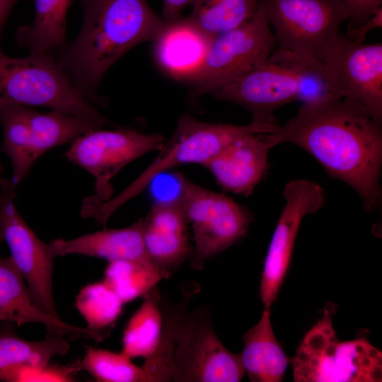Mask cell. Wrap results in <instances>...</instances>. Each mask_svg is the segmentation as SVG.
<instances>
[{"instance_id":"1","label":"cell","mask_w":382,"mask_h":382,"mask_svg":"<svg viewBox=\"0 0 382 382\" xmlns=\"http://www.w3.org/2000/svg\"><path fill=\"white\" fill-rule=\"evenodd\" d=\"M381 125L358 103L328 94L303 103L283 127L262 136L270 149L290 143L309 153L371 212L381 202Z\"/></svg>"},{"instance_id":"2","label":"cell","mask_w":382,"mask_h":382,"mask_svg":"<svg viewBox=\"0 0 382 382\" xmlns=\"http://www.w3.org/2000/svg\"><path fill=\"white\" fill-rule=\"evenodd\" d=\"M83 19L76 37L54 54L78 91L96 105L108 70L136 45L153 41L166 23L146 0H81Z\"/></svg>"},{"instance_id":"3","label":"cell","mask_w":382,"mask_h":382,"mask_svg":"<svg viewBox=\"0 0 382 382\" xmlns=\"http://www.w3.org/2000/svg\"><path fill=\"white\" fill-rule=\"evenodd\" d=\"M212 94L245 108L254 122L278 126L274 113L281 106L330 93L321 61L279 47L261 64Z\"/></svg>"},{"instance_id":"4","label":"cell","mask_w":382,"mask_h":382,"mask_svg":"<svg viewBox=\"0 0 382 382\" xmlns=\"http://www.w3.org/2000/svg\"><path fill=\"white\" fill-rule=\"evenodd\" d=\"M276 129L253 121L246 125L209 123L183 115L150 165L117 196L104 202L93 195L86 197L81 206L82 216L105 224L116 210L142 192L158 174L187 163L203 166L236 139L249 133L268 134Z\"/></svg>"},{"instance_id":"5","label":"cell","mask_w":382,"mask_h":382,"mask_svg":"<svg viewBox=\"0 0 382 382\" xmlns=\"http://www.w3.org/2000/svg\"><path fill=\"white\" fill-rule=\"evenodd\" d=\"M337 306L328 302L292 359L296 382H381L382 353L366 337L339 341L332 320Z\"/></svg>"},{"instance_id":"6","label":"cell","mask_w":382,"mask_h":382,"mask_svg":"<svg viewBox=\"0 0 382 382\" xmlns=\"http://www.w3.org/2000/svg\"><path fill=\"white\" fill-rule=\"evenodd\" d=\"M13 105L45 107L110 123L50 52L14 58L0 50V109Z\"/></svg>"},{"instance_id":"7","label":"cell","mask_w":382,"mask_h":382,"mask_svg":"<svg viewBox=\"0 0 382 382\" xmlns=\"http://www.w3.org/2000/svg\"><path fill=\"white\" fill-rule=\"evenodd\" d=\"M178 197L194 238L191 266L200 270L207 260L243 238L252 221L249 210L233 199L179 177Z\"/></svg>"},{"instance_id":"8","label":"cell","mask_w":382,"mask_h":382,"mask_svg":"<svg viewBox=\"0 0 382 382\" xmlns=\"http://www.w3.org/2000/svg\"><path fill=\"white\" fill-rule=\"evenodd\" d=\"M277 45L270 25L258 6L245 23L211 37L201 64L188 80L197 94L212 93L261 64Z\"/></svg>"},{"instance_id":"9","label":"cell","mask_w":382,"mask_h":382,"mask_svg":"<svg viewBox=\"0 0 382 382\" xmlns=\"http://www.w3.org/2000/svg\"><path fill=\"white\" fill-rule=\"evenodd\" d=\"M259 6L279 47L309 59L321 61L348 21L339 0H260Z\"/></svg>"},{"instance_id":"10","label":"cell","mask_w":382,"mask_h":382,"mask_svg":"<svg viewBox=\"0 0 382 382\" xmlns=\"http://www.w3.org/2000/svg\"><path fill=\"white\" fill-rule=\"evenodd\" d=\"M240 354L218 337L207 306L188 311L181 326L172 366L175 382H238L245 375Z\"/></svg>"},{"instance_id":"11","label":"cell","mask_w":382,"mask_h":382,"mask_svg":"<svg viewBox=\"0 0 382 382\" xmlns=\"http://www.w3.org/2000/svg\"><path fill=\"white\" fill-rule=\"evenodd\" d=\"M321 62L329 93L358 103L382 124V43L356 42L340 33Z\"/></svg>"},{"instance_id":"12","label":"cell","mask_w":382,"mask_h":382,"mask_svg":"<svg viewBox=\"0 0 382 382\" xmlns=\"http://www.w3.org/2000/svg\"><path fill=\"white\" fill-rule=\"evenodd\" d=\"M16 187L11 179L0 177V231L34 301L47 313L60 318L52 288L56 257L49 243L37 237L18 212Z\"/></svg>"},{"instance_id":"13","label":"cell","mask_w":382,"mask_h":382,"mask_svg":"<svg viewBox=\"0 0 382 382\" xmlns=\"http://www.w3.org/2000/svg\"><path fill=\"white\" fill-rule=\"evenodd\" d=\"M159 134H144L131 129L90 131L76 139L66 158L95 178V195L100 201L112 197V178L126 165L144 154L158 151L165 142Z\"/></svg>"},{"instance_id":"14","label":"cell","mask_w":382,"mask_h":382,"mask_svg":"<svg viewBox=\"0 0 382 382\" xmlns=\"http://www.w3.org/2000/svg\"><path fill=\"white\" fill-rule=\"evenodd\" d=\"M285 204L272 234L262 273L260 296L265 309L277 299L288 271L300 224L322 208L325 191L306 179L289 181L283 190Z\"/></svg>"},{"instance_id":"15","label":"cell","mask_w":382,"mask_h":382,"mask_svg":"<svg viewBox=\"0 0 382 382\" xmlns=\"http://www.w3.org/2000/svg\"><path fill=\"white\" fill-rule=\"evenodd\" d=\"M141 219L146 251L154 265L168 279L192 254L188 222L178 199L158 202Z\"/></svg>"},{"instance_id":"16","label":"cell","mask_w":382,"mask_h":382,"mask_svg":"<svg viewBox=\"0 0 382 382\" xmlns=\"http://www.w3.org/2000/svg\"><path fill=\"white\" fill-rule=\"evenodd\" d=\"M263 134L249 133L231 142L203 164L224 190L248 196L266 174L271 149Z\"/></svg>"},{"instance_id":"17","label":"cell","mask_w":382,"mask_h":382,"mask_svg":"<svg viewBox=\"0 0 382 382\" xmlns=\"http://www.w3.org/2000/svg\"><path fill=\"white\" fill-rule=\"evenodd\" d=\"M0 321L13 323L18 326L40 323L48 332L71 340L83 337L98 342L104 340L87 327L69 324L41 308L31 297L23 275L10 257H0Z\"/></svg>"},{"instance_id":"18","label":"cell","mask_w":382,"mask_h":382,"mask_svg":"<svg viewBox=\"0 0 382 382\" xmlns=\"http://www.w3.org/2000/svg\"><path fill=\"white\" fill-rule=\"evenodd\" d=\"M49 245L55 257L76 254L103 258L108 262L129 260L156 267L145 247L141 219L129 226L105 228L70 240L57 238Z\"/></svg>"},{"instance_id":"19","label":"cell","mask_w":382,"mask_h":382,"mask_svg":"<svg viewBox=\"0 0 382 382\" xmlns=\"http://www.w3.org/2000/svg\"><path fill=\"white\" fill-rule=\"evenodd\" d=\"M210 39L188 17L166 21L153 40L156 59L173 77L188 80L201 64Z\"/></svg>"},{"instance_id":"20","label":"cell","mask_w":382,"mask_h":382,"mask_svg":"<svg viewBox=\"0 0 382 382\" xmlns=\"http://www.w3.org/2000/svg\"><path fill=\"white\" fill-rule=\"evenodd\" d=\"M240 353L245 373L252 382L282 381L289 359L275 337L270 309H265L258 323L243 335Z\"/></svg>"},{"instance_id":"21","label":"cell","mask_w":382,"mask_h":382,"mask_svg":"<svg viewBox=\"0 0 382 382\" xmlns=\"http://www.w3.org/2000/svg\"><path fill=\"white\" fill-rule=\"evenodd\" d=\"M199 291L197 284L183 289L180 301L173 303L166 295L161 296L162 327L154 352L141 366L146 382L172 380V366L179 332L188 313L189 304Z\"/></svg>"},{"instance_id":"22","label":"cell","mask_w":382,"mask_h":382,"mask_svg":"<svg viewBox=\"0 0 382 382\" xmlns=\"http://www.w3.org/2000/svg\"><path fill=\"white\" fill-rule=\"evenodd\" d=\"M69 348L66 337L58 334L48 332L42 340L30 341L18 336L13 330L2 329L0 330V381L16 369H25L31 373L30 376H35L48 366L52 358L64 356Z\"/></svg>"},{"instance_id":"23","label":"cell","mask_w":382,"mask_h":382,"mask_svg":"<svg viewBox=\"0 0 382 382\" xmlns=\"http://www.w3.org/2000/svg\"><path fill=\"white\" fill-rule=\"evenodd\" d=\"M28 120L37 160L50 149L71 144L81 135L102 128L106 122L57 110L40 112L28 108Z\"/></svg>"},{"instance_id":"24","label":"cell","mask_w":382,"mask_h":382,"mask_svg":"<svg viewBox=\"0 0 382 382\" xmlns=\"http://www.w3.org/2000/svg\"><path fill=\"white\" fill-rule=\"evenodd\" d=\"M74 0H35V17L16 31V43L30 53H54L66 45L67 11Z\"/></svg>"},{"instance_id":"25","label":"cell","mask_w":382,"mask_h":382,"mask_svg":"<svg viewBox=\"0 0 382 382\" xmlns=\"http://www.w3.org/2000/svg\"><path fill=\"white\" fill-rule=\"evenodd\" d=\"M161 296L157 286L144 295L125 328L122 352L131 359H145L157 345L162 327Z\"/></svg>"},{"instance_id":"26","label":"cell","mask_w":382,"mask_h":382,"mask_svg":"<svg viewBox=\"0 0 382 382\" xmlns=\"http://www.w3.org/2000/svg\"><path fill=\"white\" fill-rule=\"evenodd\" d=\"M26 106L13 105L0 109L3 141L0 151L12 165V183L17 186L37 161L31 139Z\"/></svg>"},{"instance_id":"27","label":"cell","mask_w":382,"mask_h":382,"mask_svg":"<svg viewBox=\"0 0 382 382\" xmlns=\"http://www.w3.org/2000/svg\"><path fill=\"white\" fill-rule=\"evenodd\" d=\"M260 0H194L188 18L209 37L240 26L255 13Z\"/></svg>"},{"instance_id":"28","label":"cell","mask_w":382,"mask_h":382,"mask_svg":"<svg viewBox=\"0 0 382 382\" xmlns=\"http://www.w3.org/2000/svg\"><path fill=\"white\" fill-rule=\"evenodd\" d=\"M125 303L103 281L88 284L76 296L75 306L86 322L87 328L103 340L121 316Z\"/></svg>"},{"instance_id":"29","label":"cell","mask_w":382,"mask_h":382,"mask_svg":"<svg viewBox=\"0 0 382 382\" xmlns=\"http://www.w3.org/2000/svg\"><path fill=\"white\" fill-rule=\"evenodd\" d=\"M165 275L156 267L129 260L109 262L104 271L105 282L125 303L143 296Z\"/></svg>"},{"instance_id":"30","label":"cell","mask_w":382,"mask_h":382,"mask_svg":"<svg viewBox=\"0 0 382 382\" xmlns=\"http://www.w3.org/2000/svg\"><path fill=\"white\" fill-rule=\"evenodd\" d=\"M100 382H146L141 366L135 365L123 352L87 347L81 361L74 365Z\"/></svg>"},{"instance_id":"31","label":"cell","mask_w":382,"mask_h":382,"mask_svg":"<svg viewBox=\"0 0 382 382\" xmlns=\"http://www.w3.org/2000/svg\"><path fill=\"white\" fill-rule=\"evenodd\" d=\"M348 13L347 29L368 21L380 8L382 0H339Z\"/></svg>"},{"instance_id":"32","label":"cell","mask_w":382,"mask_h":382,"mask_svg":"<svg viewBox=\"0 0 382 382\" xmlns=\"http://www.w3.org/2000/svg\"><path fill=\"white\" fill-rule=\"evenodd\" d=\"M382 8H380L368 21L352 29H347L345 35L352 41L364 42L366 35L371 30L381 28Z\"/></svg>"},{"instance_id":"33","label":"cell","mask_w":382,"mask_h":382,"mask_svg":"<svg viewBox=\"0 0 382 382\" xmlns=\"http://www.w3.org/2000/svg\"><path fill=\"white\" fill-rule=\"evenodd\" d=\"M163 18L166 21H174L181 18L183 10L192 4L194 0H163Z\"/></svg>"},{"instance_id":"34","label":"cell","mask_w":382,"mask_h":382,"mask_svg":"<svg viewBox=\"0 0 382 382\" xmlns=\"http://www.w3.org/2000/svg\"><path fill=\"white\" fill-rule=\"evenodd\" d=\"M18 0H0V37L7 18ZM0 50L1 46H0Z\"/></svg>"},{"instance_id":"35","label":"cell","mask_w":382,"mask_h":382,"mask_svg":"<svg viewBox=\"0 0 382 382\" xmlns=\"http://www.w3.org/2000/svg\"><path fill=\"white\" fill-rule=\"evenodd\" d=\"M2 241H4V239H3L2 234H1V233L0 231V242H2Z\"/></svg>"}]
</instances>
